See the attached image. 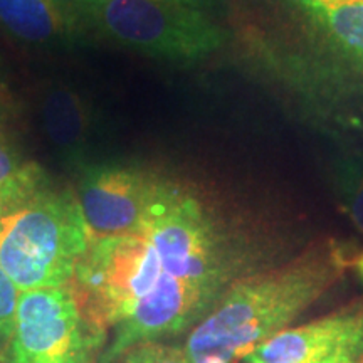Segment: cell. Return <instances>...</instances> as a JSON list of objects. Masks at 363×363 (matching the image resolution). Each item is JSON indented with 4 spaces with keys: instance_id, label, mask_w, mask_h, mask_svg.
Listing matches in <instances>:
<instances>
[{
    "instance_id": "6da1fadb",
    "label": "cell",
    "mask_w": 363,
    "mask_h": 363,
    "mask_svg": "<svg viewBox=\"0 0 363 363\" xmlns=\"http://www.w3.org/2000/svg\"><path fill=\"white\" fill-rule=\"evenodd\" d=\"M259 262L256 238L201 189L157 175L138 224L91 242L72 281L106 335L99 363L190 331Z\"/></svg>"
},
{
    "instance_id": "7a4b0ae2",
    "label": "cell",
    "mask_w": 363,
    "mask_h": 363,
    "mask_svg": "<svg viewBox=\"0 0 363 363\" xmlns=\"http://www.w3.org/2000/svg\"><path fill=\"white\" fill-rule=\"evenodd\" d=\"M350 266L337 240H318L293 259L235 281L189 331L187 363H240L305 313Z\"/></svg>"
},
{
    "instance_id": "3957f363",
    "label": "cell",
    "mask_w": 363,
    "mask_h": 363,
    "mask_svg": "<svg viewBox=\"0 0 363 363\" xmlns=\"http://www.w3.org/2000/svg\"><path fill=\"white\" fill-rule=\"evenodd\" d=\"M88 247L71 190L49 184L0 211V264L19 293L71 284Z\"/></svg>"
},
{
    "instance_id": "277c9868",
    "label": "cell",
    "mask_w": 363,
    "mask_h": 363,
    "mask_svg": "<svg viewBox=\"0 0 363 363\" xmlns=\"http://www.w3.org/2000/svg\"><path fill=\"white\" fill-rule=\"evenodd\" d=\"M81 22L142 56L195 65L224 48L227 33L208 12L162 0H71Z\"/></svg>"
},
{
    "instance_id": "5b68a950",
    "label": "cell",
    "mask_w": 363,
    "mask_h": 363,
    "mask_svg": "<svg viewBox=\"0 0 363 363\" xmlns=\"http://www.w3.org/2000/svg\"><path fill=\"white\" fill-rule=\"evenodd\" d=\"M106 335L74 284L22 291L2 363H99Z\"/></svg>"
},
{
    "instance_id": "8992f818",
    "label": "cell",
    "mask_w": 363,
    "mask_h": 363,
    "mask_svg": "<svg viewBox=\"0 0 363 363\" xmlns=\"http://www.w3.org/2000/svg\"><path fill=\"white\" fill-rule=\"evenodd\" d=\"M157 174L123 163L86 165L76 187L89 244L128 233L142 219Z\"/></svg>"
},
{
    "instance_id": "52a82bcc",
    "label": "cell",
    "mask_w": 363,
    "mask_h": 363,
    "mask_svg": "<svg viewBox=\"0 0 363 363\" xmlns=\"http://www.w3.org/2000/svg\"><path fill=\"white\" fill-rule=\"evenodd\" d=\"M363 358V301L310 323L289 326L240 363H357Z\"/></svg>"
},
{
    "instance_id": "ba28073f",
    "label": "cell",
    "mask_w": 363,
    "mask_h": 363,
    "mask_svg": "<svg viewBox=\"0 0 363 363\" xmlns=\"http://www.w3.org/2000/svg\"><path fill=\"white\" fill-rule=\"evenodd\" d=\"M81 24L71 0H0V27L22 44L71 45L79 39Z\"/></svg>"
},
{
    "instance_id": "9c48e42d",
    "label": "cell",
    "mask_w": 363,
    "mask_h": 363,
    "mask_svg": "<svg viewBox=\"0 0 363 363\" xmlns=\"http://www.w3.org/2000/svg\"><path fill=\"white\" fill-rule=\"evenodd\" d=\"M39 120L54 152L67 165H83L93 131V115L78 91L66 84L49 86L40 96Z\"/></svg>"
},
{
    "instance_id": "30bf717a",
    "label": "cell",
    "mask_w": 363,
    "mask_h": 363,
    "mask_svg": "<svg viewBox=\"0 0 363 363\" xmlns=\"http://www.w3.org/2000/svg\"><path fill=\"white\" fill-rule=\"evenodd\" d=\"M340 56L363 71V0L303 13Z\"/></svg>"
},
{
    "instance_id": "8fae6325",
    "label": "cell",
    "mask_w": 363,
    "mask_h": 363,
    "mask_svg": "<svg viewBox=\"0 0 363 363\" xmlns=\"http://www.w3.org/2000/svg\"><path fill=\"white\" fill-rule=\"evenodd\" d=\"M49 185L45 172L0 133V211Z\"/></svg>"
},
{
    "instance_id": "7c38bea8",
    "label": "cell",
    "mask_w": 363,
    "mask_h": 363,
    "mask_svg": "<svg viewBox=\"0 0 363 363\" xmlns=\"http://www.w3.org/2000/svg\"><path fill=\"white\" fill-rule=\"evenodd\" d=\"M118 363H187L184 348L167 342H148L136 345L118 360Z\"/></svg>"
},
{
    "instance_id": "4fadbf2b",
    "label": "cell",
    "mask_w": 363,
    "mask_h": 363,
    "mask_svg": "<svg viewBox=\"0 0 363 363\" xmlns=\"http://www.w3.org/2000/svg\"><path fill=\"white\" fill-rule=\"evenodd\" d=\"M340 195L353 224L363 233V175L355 170H345L340 180Z\"/></svg>"
},
{
    "instance_id": "5bb4252c",
    "label": "cell",
    "mask_w": 363,
    "mask_h": 363,
    "mask_svg": "<svg viewBox=\"0 0 363 363\" xmlns=\"http://www.w3.org/2000/svg\"><path fill=\"white\" fill-rule=\"evenodd\" d=\"M17 298H19V291H17L16 284L12 283L7 272L4 271L2 264H0V352L11 337Z\"/></svg>"
},
{
    "instance_id": "9a60e30c",
    "label": "cell",
    "mask_w": 363,
    "mask_h": 363,
    "mask_svg": "<svg viewBox=\"0 0 363 363\" xmlns=\"http://www.w3.org/2000/svg\"><path fill=\"white\" fill-rule=\"evenodd\" d=\"M162 2L177 4V6L197 9V11H203V12L211 13L212 11H216V9L220 6L222 0H162Z\"/></svg>"
},
{
    "instance_id": "2e32d148",
    "label": "cell",
    "mask_w": 363,
    "mask_h": 363,
    "mask_svg": "<svg viewBox=\"0 0 363 363\" xmlns=\"http://www.w3.org/2000/svg\"><path fill=\"white\" fill-rule=\"evenodd\" d=\"M288 2L293 4L294 7H298L301 13H308L311 11H316V9H323L335 6V4L347 2V0H288Z\"/></svg>"
},
{
    "instance_id": "e0dca14e",
    "label": "cell",
    "mask_w": 363,
    "mask_h": 363,
    "mask_svg": "<svg viewBox=\"0 0 363 363\" xmlns=\"http://www.w3.org/2000/svg\"><path fill=\"white\" fill-rule=\"evenodd\" d=\"M9 120H11V104L4 99L2 93H0V133H4Z\"/></svg>"
},
{
    "instance_id": "ac0fdd59",
    "label": "cell",
    "mask_w": 363,
    "mask_h": 363,
    "mask_svg": "<svg viewBox=\"0 0 363 363\" xmlns=\"http://www.w3.org/2000/svg\"><path fill=\"white\" fill-rule=\"evenodd\" d=\"M353 264H355V269L358 274H360V278L363 279V251L358 254V257L355 261H353Z\"/></svg>"
},
{
    "instance_id": "d6986e66",
    "label": "cell",
    "mask_w": 363,
    "mask_h": 363,
    "mask_svg": "<svg viewBox=\"0 0 363 363\" xmlns=\"http://www.w3.org/2000/svg\"><path fill=\"white\" fill-rule=\"evenodd\" d=\"M4 88V66H2V59H0V93H2Z\"/></svg>"
}]
</instances>
